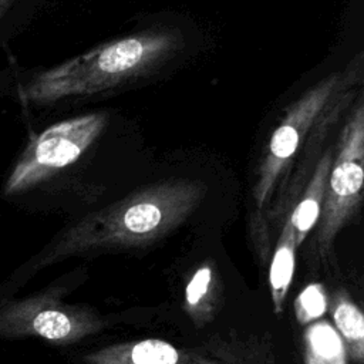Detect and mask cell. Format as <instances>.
I'll use <instances>...</instances> for the list:
<instances>
[{
  "label": "cell",
  "mask_w": 364,
  "mask_h": 364,
  "mask_svg": "<svg viewBox=\"0 0 364 364\" xmlns=\"http://www.w3.org/2000/svg\"><path fill=\"white\" fill-rule=\"evenodd\" d=\"M306 351L321 364H347V351L337 330L324 320L307 326Z\"/></svg>",
  "instance_id": "obj_12"
},
{
  "label": "cell",
  "mask_w": 364,
  "mask_h": 364,
  "mask_svg": "<svg viewBox=\"0 0 364 364\" xmlns=\"http://www.w3.org/2000/svg\"><path fill=\"white\" fill-rule=\"evenodd\" d=\"M331 161L333 152L330 149L317 162L311 173V178L304 189V193L297 200L291 213L287 216L294 232L297 247L304 242V239L307 237V235L310 233V230L314 228L320 218Z\"/></svg>",
  "instance_id": "obj_9"
},
{
  "label": "cell",
  "mask_w": 364,
  "mask_h": 364,
  "mask_svg": "<svg viewBox=\"0 0 364 364\" xmlns=\"http://www.w3.org/2000/svg\"><path fill=\"white\" fill-rule=\"evenodd\" d=\"M104 112L85 114L55 122L36 135L9 169L1 193L20 199L74 165L97 141L107 125Z\"/></svg>",
  "instance_id": "obj_3"
},
{
  "label": "cell",
  "mask_w": 364,
  "mask_h": 364,
  "mask_svg": "<svg viewBox=\"0 0 364 364\" xmlns=\"http://www.w3.org/2000/svg\"><path fill=\"white\" fill-rule=\"evenodd\" d=\"M183 364H276L270 347L253 337H215L186 350Z\"/></svg>",
  "instance_id": "obj_7"
},
{
  "label": "cell",
  "mask_w": 364,
  "mask_h": 364,
  "mask_svg": "<svg viewBox=\"0 0 364 364\" xmlns=\"http://www.w3.org/2000/svg\"><path fill=\"white\" fill-rule=\"evenodd\" d=\"M296 250L297 245L294 239V232L291 223L289 222V219H286L276 242L269 270L270 296L273 303V311L276 314H280L283 311V304L293 280Z\"/></svg>",
  "instance_id": "obj_10"
},
{
  "label": "cell",
  "mask_w": 364,
  "mask_h": 364,
  "mask_svg": "<svg viewBox=\"0 0 364 364\" xmlns=\"http://www.w3.org/2000/svg\"><path fill=\"white\" fill-rule=\"evenodd\" d=\"M364 179V107L358 100L333 156L316 233L317 250L327 256L337 233L360 209Z\"/></svg>",
  "instance_id": "obj_5"
},
{
  "label": "cell",
  "mask_w": 364,
  "mask_h": 364,
  "mask_svg": "<svg viewBox=\"0 0 364 364\" xmlns=\"http://www.w3.org/2000/svg\"><path fill=\"white\" fill-rule=\"evenodd\" d=\"M182 47L179 34L149 30L104 43L58 65L33 74L9 73L7 95L27 105H48L104 92L136 80Z\"/></svg>",
  "instance_id": "obj_2"
},
{
  "label": "cell",
  "mask_w": 364,
  "mask_h": 364,
  "mask_svg": "<svg viewBox=\"0 0 364 364\" xmlns=\"http://www.w3.org/2000/svg\"><path fill=\"white\" fill-rule=\"evenodd\" d=\"M334 328L340 334L347 354L361 364L364 360V316L346 290H337L330 301Z\"/></svg>",
  "instance_id": "obj_11"
},
{
  "label": "cell",
  "mask_w": 364,
  "mask_h": 364,
  "mask_svg": "<svg viewBox=\"0 0 364 364\" xmlns=\"http://www.w3.org/2000/svg\"><path fill=\"white\" fill-rule=\"evenodd\" d=\"M186 350L162 338H142L90 351L84 364H183Z\"/></svg>",
  "instance_id": "obj_8"
},
{
  "label": "cell",
  "mask_w": 364,
  "mask_h": 364,
  "mask_svg": "<svg viewBox=\"0 0 364 364\" xmlns=\"http://www.w3.org/2000/svg\"><path fill=\"white\" fill-rule=\"evenodd\" d=\"M340 85L341 77L338 74L327 75L287 108L286 115L269 139L266 155L257 173L253 189L257 209H263L269 202L309 134L333 104Z\"/></svg>",
  "instance_id": "obj_6"
},
{
  "label": "cell",
  "mask_w": 364,
  "mask_h": 364,
  "mask_svg": "<svg viewBox=\"0 0 364 364\" xmlns=\"http://www.w3.org/2000/svg\"><path fill=\"white\" fill-rule=\"evenodd\" d=\"M327 310V296L320 283L304 287L294 301L296 318L300 324L309 326L324 316Z\"/></svg>",
  "instance_id": "obj_14"
},
{
  "label": "cell",
  "mask_w": 364,
  "mask_h": 364,
  "mask_svg": "<svg viewBox=\"0 0 364 364\" xmlns=\"http://www.w3.org/2000/svg\"><path fill=\"white\" fill-rule=\"evenodd\" d=\"M213 291V270L209 264H202L192 274L185 289V309L198 326H203L212 316Z\"/></svg>",
  "instance_id": "obj_13"
},
{
  "label": "cell",
  "mask_w": 364,
  "mask_h": 364,
  "mask_svg": "<svg viewBox=\"0 0 364 364\" xmlns=\"http://www.w3.org/2000/svg\"><path fill=\"white\" fill-rule=\"evenodd\" d=\"M304 360H306V364H321L320 361H317L311 354H309L307 351H306V354H304Z\"/></svg>",
  "instance_id": "obj_15"
},
{
  "label": "cell",
  "mask_w": 364,
  "mask_h": 364,
  "mask_svg": "<svg viewBox=\"0 0 364 364\" xmlns=\"http://www.w3.org/2000/svg\"><path fill=\"white\" fill-rule=\"evenodd\" d=\"M206 192L196 179H165L77 219L10 274L0 297L13 296L38 272L67 257L144 247L162 239L198 209Z\"/></svg>",
  "instance_id": "obj_1"
},
{
  "label": "cell",
  "mask_w": 364,
  "mask_h": 364,
  "mask_svg": "<svg viewBox=\"0 0 364 364\" xmlns=\"http://www.w3.org/2000/svg\"><path fill=\"white\" fill-rule=\"evenodd\" d=\"M60 294V286H53L26 297H0V338L73 344L104 328L92 309L64 303Z\"/></svg>",
  "instance_id": "obj_4"
}]
</instances>
